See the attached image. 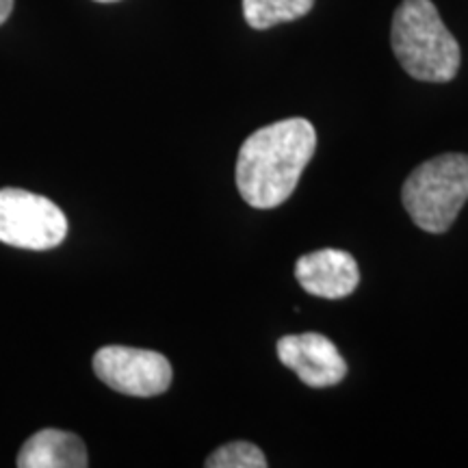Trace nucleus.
Returning <instances> with one entry per match:
<instances>
[{
	"label": "nucleus",
	"instance_id": "f257e3e1",
	"mask_svg": "<svg viewBox=\"0 0 468 468\" xmlns=\"http://www.w3.org/2000/svg\"><path fill=\"white\" fill-rule=\"evenodd\" d=\"M317 148V131L303 117L273 122L245 139L237 159V189L250 207L276 208L297 189Z\"/></svg>",
	"mask_w": 468,
	"mask_h": 468
},
{
	"label": "nucleus",
	"instance_id": "f03ea898",
	"mask_svg": "<svg viewBox=\"0 0 468 468\" xmlns=\"http://www.w3.org/2000/svg\"><path fill=\"white\" fill-rule=\"evenodd\" d=\"M393 52L401 68L425 83H449L460 69V46L431 0H403L393 17Z\"/></svg>",
	"mask_w": 468,
	"mask_h": 468
},
{
	"label": "nucleus",
	"instance_id": "7ed1b4c3",
	"mask_svg": "<svg viewBox=\"0 0 468 468\" xmlns=\"http://www.w3.org/2000/svg\"><path fill=\"white\" fill-rule=\"evenodd\" d=\"M401 200L420 230L447 232L468 200V154L425 161L403 183Z\"/></svg>",
	"mask_w": 468,
	"mask_h": 468
},
{
	"label": "nucleus",
	"instance_id": "20e7f679",
	"mask_svg": "<svg viewBox=\"0 0 468 468\" xmlns=\"http://www.w3.org/2000/svg\"><path fill=\"white\" fill-rule=\"evenodd\" d=\"M68 218L48 197L25 189H0V243L46 251L68 237Z\"/></svg>",
	"mask_w": 468,
	"mask_h": 468
},
{
	"label": "nucleus",
	"instance_id": "39448f33",
	"mask_svg": "<svg viewBox=\"0 0 468 468\" xmlns=\"http://www.w3.org/2000/svg\"><path fill=\"white\" fill-rule=\"evenodd\" d=\"M93 371L109 388L133 397L163 395L172 384V365L159 351L109 345L93 356Z\"/></svg>",
	"mask_w": 468,
	"mask_h": 468
},
{
	"label": "nucleus",
	"instance_id": "423d86ee",
	"mask_svg": "<svg viewBox=\"0 0 468 468\" xmlns=\"http://www.w3.org/2000/svg\"><path fill=\"white\" fill-rule=\"evenodd\" d=\"M278 358L310 388L336 386L347 376V362L336 345L317 332L289 335L278 341Z\"/></svg>",
	"mask_w": 468,
	"mask_h": 468
},
{
	"label": "nucleus",
	"instance_id": "0eeeda50",
	"mask_svg": "<svg viewBox=\"0 0 468 468\" xmlns=\"http://www.w3.org/2000/svg\"><path fill=\"white\" fill-rule=\"evenodd\" d=\"M295 278L302 289L321 300H343L360 282L358 262L343 250H317L295 262Z\"/></svg>",
	"mask_w": 468,
	"mask_h": 468
},
{
	"label": "nucleus",
	"instance_id": "6e6552de",
	"mask_svg": "<svg viewBox=\"0 0 468 468\" xmlns=\"http://www.w3.org/2000/svg\"><path fill=\"white\" fill-rule=\"evenodd\" d=\"M85 442L72 431L42 430L33 434L17 453L20 468H85Z\"/></svg>",
	"mask_w": 468,
	"mask_h": 468
},
{
	"label": "nucleus",
	"instance_id": "1a4fd4ad",
	"mask_svg": "<svg viewBox=\"0 0 468 468\" xmlns=\"http://www.w3.org/2000/svg\"><path fill=\"white\" fill-rule=\"evenodd\" d=\"M313 5L314 0H243V16L251 28L265 31L282 22L300 20Z\"/></svg>",
	"mask_w": 468,
	"mask_h": 468
},
{
	"label": "nucleus",
	"instance_id": "9d476101",
	"mask_svg": "<svg viewBox=\"0 0 468 468\" xmlns=\"http://www.w3.org/2000/svg\"><path fill=\"white\" fill-rule=\"evenodd\" d=\"M204 464L208 468H265L267 460L256 444L237 441L210 453Z\"/></svg>",
	"mask_w": 468,
	"mask_h": 468
},
{
	"label": "nucleus",
	"instance_id": "9b49d317",
	"mask_svg": "<svg viewBox=\"0 0 468 468\" xmlns=\"http://www.w3.org/2000/svg\"><path fill=\"white\" fill-rule=\"evenodd\" d=\"M11 11H14V0H0V25L7 22Z\"/></svg>",
	"mask_w": 468,
	"mask_h": 468
},
{
	"label": "nucleus",
	"instance_id": "f8f14e48",
	"mask_svg": "<svg viewBox=\"0 0 468 468\" xmlns=\"http://www.w3.org/2000/svg\"><path fill=\"white\" fill-rule=\"evenodd\" d=\"M96 3H117V0H96Z\"/></svg>",
	"mask_w": 468,
	"mask_h": 468
}]
</instances>
